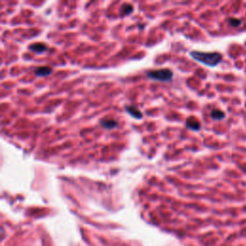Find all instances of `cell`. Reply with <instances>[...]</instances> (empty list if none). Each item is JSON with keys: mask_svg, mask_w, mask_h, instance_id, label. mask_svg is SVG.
Here are the masks:
<instances>
[{"mask_svg": "<svg viewBox=\"0 0 246 246\" xmlns=\"http://www.w3.org/2000/svg\"><path fill=\"white\" fill-rule=\"evenodd\" d=\"M52 73V68L49 67H40L35 69V74L39 77H44Z\"/></svg>", "mask_w": 246, "mask_h": 246, "instance_id": "4", "label": "cell"}, {"mask_svg": "<svg viewBox=\"0 0 246 246\" xmlns=\"http://www.w3.org/2000/svg\"><path fill=\"white\" fill-rule=\"evenodd\" d=\"M229 22L232 26H239L240 23H241V21L239 19H230Z\"/></svg>", "mask_w": 246, "mask_h": 246, "instance_id": "10", "label": "cell"}, {"mask_svg": "<svg viewBox=\"0 0 246 246\" xmlns=\"http://www.w3.org/2000/svg\"><path fill=\"white\" fill-rule=\"evenodd\" d=\"M29 49L32 50V51L35 52V53L40 54V53L44 52L46 49H47V47H46L45 44H43V43H41V42H37V43L31 44V45L29 46Z\"/></svg>", "mask_w": 246, "mask_h": 246, "instance_id": "5", "label": "cell"}, {"mask_svg": "<svg viewBox=\"0 0 246 246\" xmlns=\"http://www.w3.org/2000/svg\"><path fill=\"white\" fill-rule=\"evenodd\" d=\"M187 127L193 130V131H197L200 129V127H201V125H200V123L193 117H190L188 118L187 120Z\"/></svg>", "mask_w": 246, "mask_h": 246, "instance_id": "7", "label": "cell"}, {"mask_svg": "<svg viewBox=\"0 0 246 246\" xmlns=\"http://www.w3.org/2000/svg\"><path fill=\"white\" fill-rule=\"evenodd\" d=\"M148 78L155 80V81H162V82H168L172 79L173 72L168 68L163 69H155V70H149L146 72Z\"/></svg>", "mask_w": 246, "mask_h": 246, "instance_id": "2", "label": "cell"}, {"mask_svg": "<svg viewBox=\"0 0 246 246\" xmlns=\"http://www.w3.org/2000/svg\"><path fill=\"white\" fill-rule=\"evenodd\" d=\"M133 11H134V7L131 4H123V6L121 7L122 15H127V14L131 13Z\"/></svg>", "mask_w": 246, "mask_h": 246, "instance_id": "9", "label": "cell"}, {"mask_svg": "<svg viewBox=\"0 0 246 246\" xmlns=\"http://www.w3.org/2000/svg\"><path fill=\"white\" fill-rule=\"evenodd\" d=\"M125 110H126V112H127L129 115H131L133 117H135V118H136V119H141V118H142V112H141V111H138L137 109H136V108H134V107L126 106Z\"/></svg>", "mask_w": 246, "mask_h": 246, "instance_id": "6", "label": "cell"}, {"mask_svg": "<svg viewBox=\"0 0 246 246\" xmlns=\"http://www.w3.org/2000/svg\"><path fill=\"white\" fill-rule=\"evenodd\" d=\"M100 124H101L102 127L111 130V129H114L115 127L117 126V122L113 118L107 117V118H103V119L100 120Z\"/></svg>", "mask_w": 246, "mask_h": 246, "instance_id": "3", "label": "cell"}, {"mask_svg": "<svg viewBox=\"0 0 246 246\" xmlns=\"http://www.w3.org/2000/svg\"><path fill=\"white\" fill-rule=\"evenodd\" d=\"M190 55L194 60L198 61L199 63H202L209 67L217 66L221 60L222 55L217 52H201V51H190Z\"/></svg>", "mask_w": 246, "mask_h": 246, "instance_id": "1", "label": "cell"}, {"mask_svg": "<svg viewBox=\"0 0 246 246\" xmlns=\"http://www.w3.org/2000/svg\"><path fill=\"white\" fill-rule=\"evenodd\" d=\"M211 118H213L214 120H221V119L225 118V114H224V112H222V111H220V110L214 109V110L211 111Z\"/></svg>", "mask_w": 246, "mask_h": 246, "instance_id": "8", "label": "cell"}]
</instances>
